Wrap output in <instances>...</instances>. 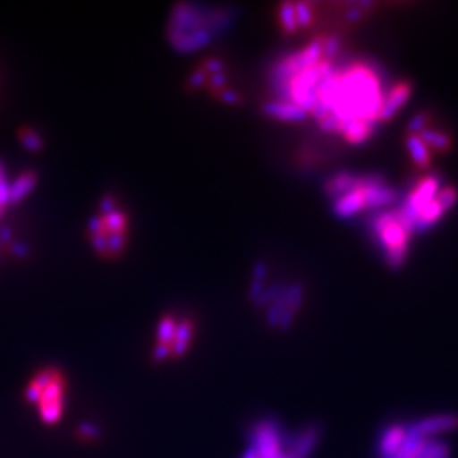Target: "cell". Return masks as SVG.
I'll return each instance as SVG.
<instances>
[{
    "mask_svg": "<svg viewBox=\"0 0 458 458\" xmlns=\"http://www.w3.org/2000/svg\"><path fill=\"white\" fill-rule=\"evenodd\" d=\"M342 48V40L337 36H325L324 60L333 61Z\"/></svg>",
    "mask_w": 458,
    "mask_h": 458,
    "instance_id": "obj_27",
    "label": "cell"
},
{
    "mask_svg": "<svg viewBox=\"0 0 458 458\" xmlns=\"http://www.w3.org/2000/svg\"><path fill=\"white\" fill-rule=\"evenodd\" d=\"M26 396L39 408L45 423L54 424L61 419L65 403V381L60 372L47 368L30 381Z\"/></svg>",
    "mask_w": 458,
    "mask_h": 458,
    "instance_id": "obj_4",
    "label": "cell"
},
{
    "mask_svg": "<svg viewBox=\"0 0 458 458\" xmlns=\"http://www.w3.org/2000/svg\"><path fill=\"white\" fill-rule=\"evenodd\" d=\"M18 137H20L22 146L31 150V152H38V150L44 148V140L40 137L39 132L33 130V128L22 126L21 130L18 131Z\"/></svg>",
    "mask_w": 458,
    "mask_h": 458,
    "instance_id": "obj_22",
    "label": "cell"
},
{
    "mask_svg": "<svg viewBox=\"0 0 458 458\" xmlns=\"http://www.w3.org/2000/svg\"><path fill=\"white\" fill-rule=\"evenodd\" d=\"M376 232L385 247L390 267H403L410 248L411 234L415 232L414 220L403 208L398 211L386 212L377 216Z\"/></svg>",
    "mask_w": 458,
    "mask_h": 458,
    "instance_id": "obj_3",
    "label": "cell"
},
{
    "mask_svg": "<svg viewBox=\"0 0 458 458\" xmlns=\"http://www.w3.org/2000/svg\"><path fill=\"white\" fill-rule=\"evenodd\" d=\"M295 15H297V24L299 30H306L313 26L315 21V11L310 2H295Z\"/></svg>",
    "mask_w": 458,
    "mask_h": 458,
    "instance_id": "obj_21",
    "label": "cell"
},
{
    "mask_svg": "<svg viewBox=\"0 0 458 458\" xmlns=\"http://www.w3.org/2000/svg\"><path fill=\"white\" fill-rule=\"evenodd\" d=\"M334 73L331 61L322 60L313 67L301 70L288 81L285 85L286 96L291 103L303 108L304 112H310L313 106L319 100V85L325 78Z\"/></svg>",
    "mask_w": 458,
    "mask_h": 458,
    "instance_id": "obj_5",
    "label": "cell"
},
{
    "mask_svg": "<svg viewBox=\"0 0 458 458\" xmlns=\"http://www.w3.org/2000/svg\"><path fill=\"white\" fill-rule=\"evenodd\" d=\"M407 437V428L403 426H392L381 435L378 451L381 458H394L398 453L399 448L403 446V441Z\"/></svg>",
    "mask_w": 458,
    "mask_h": 458,
    "instance_id": "obj_14",
    "label": "cell"
},
{
    "mask_svg": "<svg viewBox=\"0 0 458 458\" xmlns=\"http://www.w3.org/2000/svg\"><path fill=\"white\" fill-rule=\"evenodd\" d=\"M277 21L281 24L282 31L285 35H293L299 31L294 2H284L277 6Z\"/></svg>",
    "mask_w": 458,
    "mask_h": 458,
    "instance_id": "obj_20",
    "label": "cell"
},
{
    "mask_svg": "<svg viewBox=\"0 0 458 458\" xmlns=\"http://www.w3.org/2000/svg\"><path fill=\"white\" fill-rule=\"evenodd\" d=\"M193 333H195V325L191 319H180L178 322L177 337H175V343H174L173 355L182 356L186 353L187 349L191 346V338H193Z\"/></svg>",
    "mask_w": 458,
    "mask_h": 458,
    "instance_id": "obj_18",
    "label": "cell"
},
{
    "mask_svg": "<svg viewBox=\"0 0 458 458\" xmlns=\"http://www.w3.org/2000/svg\"><path fill=\"white\" fill-rule=\"evenodd\" d=\"M445 214L444 208L437 202V199H433L428 202L421 211L415 216V230H423L424 227L433 225L437 221L441 220V216Z\"/></svg>",
    "mask_w": 458,
    "mask_h": 458,
    "instance_id": "obj_19",
    "label": "cell"
},
{
    "mask_svg": "<svg viewBox=\"0 0 458 458\" xmlns=\"http://www.w3.org/2000/svg\"><path fill=\"white\" fill-rule=\"evenodd\" d=\"M35 182L36 177L30 171L11 177L8 169L0 164V220L13 205L20 204L33 191Z\"/></svg>",
    "mask_w": 458,
    "mask_h": 458,
    "instance_id": "obj_6",
    "label": "cell"
},
{
    "mask_svg": "<svg viewBox=\"0 0 458 458\" xmlns=\"http://www.w3.org/2000/svg\"><path fill=\"white\" fill-rule=\"evenodd\" d=\"M439 191H441L439 180H437V177L428 175V177L421 178V180L415 184L414 189L410 191V195H408L403 209L414 220V225L415 216H417L428 202L437 199Z\"/></svg>",
    "mask_w": 458,
    "mask_h": 458,
    "instance_id": "obj_7",
    "label": "cell"
},
{
    "mask_svg": "<svg viewBox=\"0 0 458 458\" xmlns=\"http://www.w3.org/2000/svg\"><path fill=\"white\" fill-rule=\"evenodd\" d=\"M437 202L444 208V211H450L457 204L458 191L454 186L442 187L437 196Z\"/></svg>",
    "mask_w": 458,
    "mask_h": 458,
    "instance_id": "obj_23",
    "label": "cell"
},
{
    "mask_svg": "<svg viewBox=\"0 0 458 458\" xmlns=\"http://www.w3.org/2000/svg\"><path fill=\"white\" fill-rule=\"evenodd\" d=\"M82 432L87 433L88 437H96L98 435L97 428L94 426H82Z\"/></svg>",
    "mask_w": 458,
    "mask_h": 458,
    "instance_id": "obj_30",
    "label": "cell"
},
{
    "mask_svg": "<svg viewBox=\"0 0 458 458\" xmlns=\"http://www.w3.org/2000/svg\"><path fill=\"white\" fill-rule=\"evenodd\" d=\"M411 92H412V85L410 82H399L390 89L387 97H385V103L381 107L380 117L378 121L389 122L394 119L401 108L410 100Z\"/></svg>",
    "mask_w": 458,
    "mask_h": 458,
    "instance_id": "obj_10",
    "label": "cell"
},
{
    "mask_svg": "<svg viewBox=\"0 0 458 458\" xmlns=\"http://www.w3.org/2000/svg\"><path fill=\"white\" fill-rule=\"evenodd\" d=\"M318 101L344 123L355 119L376 123L385 97L376 72L358 63L325 78L319 85Z\"/></svg>",
    "mask_w": 458,
    "mask_h": 458,
    "instance_id": "obj_1",
    "label": "cell"
},
{
    "mask_svg": "<svg viewBox=\"0 0 458 458\" xmlns=\"http://www.w3.org/2000/svg\"><path fill=\"white\" fill-rule=\"evenodd\" d=\"M420 137L423 140L426 146L430 148V152L435 150L437 153H448L453 148V139L446 132L435 130L432 126H428L423 132H420Z\"/></svg>",
    "mask_w": 458,
    "mask_h": 458,
    "instance_id": "obj_17",
    "label": "cell"
},
{
    "mask_svg": "<svg viewBox=\"0 0 458 458\" xmlns=\"http://www.w3.org/2000/svg\"><path fill=\"white\" fill-rule=\"evenodd\" d=\"M359 177L351 173H338L329 178L325 184V191L329 198L338 199L340 196L346 195L347 191H353L358 186Z\"/></svg>",
    "mask_w": 458,
    "mask_h": 458,
    "instance_id": "obj_15",
    "label": "cell"
},
{
    "mask_svg": "<svg viewBox=\"0 0 458 458\" xmlns=\"http://www.w3.org/2000/svg\"><path fill=\"white\" fill-rule=\"evenodd\" d=\"M405 146L412 164L420 169H426L432 165V152L426 146L419 134H405Z\"/></svg>",
    "mask_w": 458,
    "mask_h": 458,
    "instance_id": "obj_13",
    "label": "cell"
},
{
    "mask_svg": "<svg viewBox=\"0 0 458 458\" xmlns=\"http://www.w3.org/2000/svg\"><path fill=\"white\" fill-rule=\"evenodd\" d=\"M362 178L365 199H367V209L394 204V200L398 199V191H394V187L385 184L383 178L377 177V175Z\"/></svg>",
    "mask_w": 458,
    "mask_h": 458,
    "instance_id": "obj_8",
    "label": "cell"
},
{
    "mask_svg": "<svg viewBox=\"0 0 458 458\" xmlns=\"http://www.w3.org/2000/svg\"><path fill=\"white\" fill-rule=\"evenodd\" d=\"M363 13L360 9L355 8L351 9V11H347V20H351V21H358L362 18Z\"/></svg>",
    "mask_w": 458,
    "mask_h": 458,
    "instance_id": "obj_29",
    "label": "cell"
},
{
    "mask_svg": "<svg viewBox=\"0 0 458 458\" xmlns=\"http://www.w3.org/2000/svg\"><path fill=\"white\" fill-rule=\"evenodd\" d=\"M318 123L327 132H338V134H342L343 128H344V122L340 121L337 116H334L333 113H328L327 116L319 119Z\"/></svg>",
    "mask_w": 458,
    "mask_h": 458,
    "instance_id": "obj_26",
    "label": "cell"
},
{
    "mask_svg": "<svg viewBox=\"0 0 458 458\" xmlns=\"http://www.w3.org/2000/svg\"><path fill=\"white\" fill-rule=\"evenodd\" d=\"M263 112L266 116L276 119L281 122H303L307 117V112L290 100L267 101L263 106Z\"/></svg>",
    "mask_w": 458,
    "mask_h": 458,
    "instance_id": "obj_11",
    "label": "cell"
},
{
    "mask_svg": "<svg viewBox=\"0 0 458 458\" xmlns=\"http://www.w3.org/2000/svg\"><path fill=\"white\" fill-rule=\"evenodd\" d=\"M457 424L458 420L454 415H437V417H430V419L423 420V421L411 426V430L420 437H428L430 435H437V433L454 428Z\"/></svg>",
    "mask_w": 458,
    "mask_h": 458,
    "instance_id": "obj_12",
    "label": "cell"
},
{
    "mask_svg": "<svg viewBox=\"0 0 458 458\" xmlns=\"http://www.w3.org/2000/svg\"><path fill=\"white\" fill-rule=\"evenodd\" d=\"M430 122H432L430 113H417V114L411 119L410 123H408L407 132H411V134H420V132H423L426 128L430 126Z\"/></svg>",
    "mask_w": 458,
    "mask_h": 458,
    "instance_id": "obj_24",
    "label": "cell"
},
{
    "mask_svg": "<svg viewBox=\"0 0 458 458\" xmlns=\"http://www.w3.org/2000/svg\"><path fill=\"white\" fill-rule=\"evenodd\" d=\"M131 218L114 195H104L88 223L87 239L101 259L114 261L128 250Z\"/></svg>",
    "mask_w": 458,
    "mask_h": 458,
    "instance_id": "obj_2",
    "label": "cell"
},
{
    "mask_svg": "<svg viewBox=\"0 0 458 458\" xmlns=\"http://www.w3.org/2000/svg\"><path fill=\"white\" fill-rule=\"evenodd\" d=\"M363 209H367V199H365L363 178L359 177L358 186L353 191H347L346 195L340 196L338 199H335L333 211L338 218H349Z\"/></svg>",
    "mask_w": 458,
    "mask_h": 458,
    "instance_id": "obj_9",
    "label": "cell"
},
{
    "mask_svg": "<svg viewBox=\"0 0 458 458\" xmlns=\"http://www.w3.org/2000/svg\"><path fill=\"white\" fill-rule=\"evenodd\" d=\"M266 264L263 261H259L255 264L254 276H252V286H251V299H259V295H261V285H263L264 277H266Z\"/></svg>",
    "mask_w": 458,
    "mask_h": 458,
    "instance_id": "obj_25",
    "label": "cell"
},
{
    "mask_svg": "<svg viewBox=\"0 0 458 458\" xmlns=\"http://www.w3.org/2000/svg\"><path fill=\"white\" fill-rule=\"evenodd\" d=\"M374 125L376 123H372V122L355 119V121H349L344 123L342 134L347 143H365L374 134Z\"/></svg>",
    "mask_w": 458,
    "mask_h": 458,
    "instance_id": "obj_16",
    "label": "cell"
},
{
    "mask_svg": "<svg viewBox=\"0 0 458 458\" xmlns=\"http://www.w3.org/2000/svg\"><path fill=\"white\" fill-rule=\"evenodd\" d=\"M216 100L223 101V103L225 104H241L242 103V97H241V94H238V92L233 91V89L227 88V89L221 92Z\"/></svg>",
    "mask_w": 458,
    "mask_h": 458,
    "instance_id": "obj_28",
    "label": "cell"
}]
</instances>
